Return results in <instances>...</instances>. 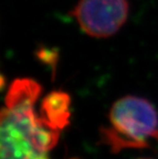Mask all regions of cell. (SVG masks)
<instances>
[{"mask_svg": "<svg viewBox=\"0 0 158 159\" xmlns=\"http://www.w3.org/2000/svg\"><path fill=\"white\" fill-rule=\"evenodd\" d=\"M141 159H148V158H141Z\"/></svg>", "mask_w": 158, "mask_h": 159, "instance_id": "obj_5", "label": "cell"}, {"mask_svg": "<svg viewBox=\"0 0 158 159\" xmlns=\"http://www.w3.org/2000/svg\"><path fill=\"white\" fill-rule=\"evenodd\" d=\"M39 113L46 124L53 129L62 131L70 122L71 99L65 91H52L41 101Z\"/></svg>", "mask_w": 158, "mask_h": 159, "instance_id": "obj_4", "label": "cell"}, {"mask_svg": "<svg viewBox=\"0 0 158 159\" xmlns=\"http://www.w3.org/2000/svg\"><path fill=\"white\" fill-rule=\"evenodd\" d=\"M129 11L127 0H79L71 15L87 35L107 38L121 29Z\"/></svg>", "mask_w": 158, "mask_h": 159, "instance_id": "obj_3", "label": "cell"}, {"mask_svg": "<svg viewBox=\"0 0 158 159\" xmlns=\"http://www.w3.org/2000/svg\"><path fill=\"white\" fill-rule=\"evenodd\" d=\"M41 91V85L31 78L11 83L1 111L0 159H50L61 131L48 126L37 113Z\"/></svg>", "mask_w": 158, "mask_h": 159, "instance_id": "obj_1", "label": "cell"}, {"mask_svg": "<svg viewBox=\"0 0 158 159\" xmlns=\"http://www.w3.org/2000/svg\"><path fill=\"white\" fill-rule=\"evenodd\" d=\"M101 143L118 153L144 149L158 143V113L149 101L126 96L117 100L109 112V125L100 129Z\"/></svg>", "mask_w": 158, "mask_h": 159, "instance_id": "obj_2", "label": "cell"}]
</instances>
